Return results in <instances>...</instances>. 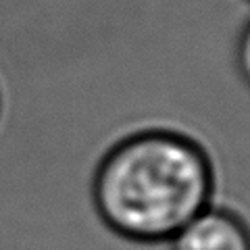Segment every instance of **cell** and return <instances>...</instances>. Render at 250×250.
Instances as JSON below:
<instances>
[{"label": "cell", "instance_id": "cell-1", "mask_svg": "<svg viewBox=\"0 0 250 250\" xmlns=\"http://www.w3.org/2000/svg\"><path fill=\"white\" fill-rule=\"evenodd\" d=\"M210 156L184 131L148 127L106 148L92 175L103 225L134 244H167L213 205Z\"/></svg>", "mask_w": 250, "mask_h": 250}, {"label": "cell", "instance_id": "cell-2", "mask_svg": "<svg viewBox=\"0 0 250 250\" xmlns=\"http://www.w3.org/2000/svg\"><path fill=\"white\" fill-rule=\"evenodd\" d=\"M167 250H250V228L231 208L210 205L167 242Z\"/></svg>", "mask_w": 250, "mask_h": 250}, {"label": "cell", "instance_id": "cell-3", "mask_svg": "<svg viewBox=\"0 0 250 250\" xmlns=\"http://www.w3.org/2000/svg\"><path fill=\"white\" fill-rule=\"evenodd\" d=\"M233 67L242 82L250 88V19L238 31L236 44H233Z\"/></svg>", "mask_w": 250, "mask_h": 250}, {"label": "cell", "instance_id": "cell-4", "mask_svg": "<svg viewBox=\"0 0 250 250\" xmlns=\"http://www.w3.org/2000/svg\"><path fill=\"white\" fill-rule=\"evenodd\" d=\"M248 2H250V0H248Z\"/></svg>", "mask_w": 250, "mask_h": 250}]
</instances>
